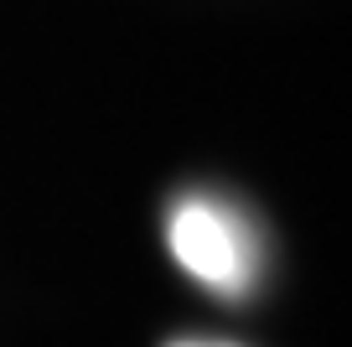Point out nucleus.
<instances>
[{"mask_svg":"<svg viewBox=\"0 0 352 347\" xmlns=\"http://www.w3.org/2000/svg\"><path fill=\"white\" fill-rule=\"evenodd\" d=\"M166 239H171L176 264L192 275V280L212 285L218 295H243L249 291V244L233 228V218L223 213L208 197H182L171 207V223H166Z\"/></svg>","mask_w":352,"mask_h":347,"instance_id":"nucleus-1","label":"nucleus"},{"mask_svg":"<svg viewBox=\"0 0 352 347\" xmlns=\"http://www.w3.org/2000/svg\"><path fill=\"white\" fill-rule=\"evenodd\" d=\"M176 347H212V342H176Z\"/></svg>","mask_w":352,"mask_h":347,"instance_id":"nucleus-2","label":"nucleus"}]
</instances>
